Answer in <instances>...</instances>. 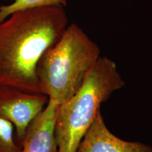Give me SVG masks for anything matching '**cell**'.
Listing matches in <instances>:
<instances>
[{"instance_id":"6","label":"cell","mask_w":152,"mask_h":152,"mask_svg":"<svg viewBox=\"0 0 152 152\" xmlns=\"http://www.w3.org/2000/svg\"><path fill=\"white\" fill-rule=\"evenodd\" d=\"M58 105L49 99L46 107L28 125L18 152H58L54 134Z\"/></svg>"},{"instance_id":"8","label":"cell","mask_w":152,"mask_h":152,"mask_svg":"<svg viewBox=\"0 0 152 152\" xmlns=\"http://www.w3.org/2000/svg\"><path fill=\"white\" fill-rule=\"evenodd\" d=\"M14 126L0 118V152H18L20 147L14 136Z\"/></svg>"},{"instance_id":"7","label":"cell","mask_w":152,"mask_h":152,"mask_svg":"<svg viewBox=\"0 0 152 152\" xmlns=\"http://www.w3.org/2000/svg\"><path fill=\"white\" fill-rule=\"evenodd\" d=\"M67 0H15L11 4L0 7V22L16 11L49 6L66 7Z\"/></svg>"},{"instance_id":"4","label":"cell","mask_w":152,"mask_h":152,"mask_svg":"<svg viewBox=\"0 0 152 152\" xmlns=\"http://www.w3.org/2000/svg\"><path fill=\"white\" fill-rule=\"evenodd\" d=\"M48 102L47 95L32 94L0 85V118L14 125L18 146L28 125L43 111Z\"/></svg>"},{"instance_id":"1","label":"cell","mask_w":152,"mask_h":152,"mask_svg":"<svg viewBox=\"0 0 152 152\" xmlns=\"http://www.w3.org/2000/svg\"><path fill=\"white\" fill-rule=\"evenodd\" d=\"M68 21L64 7L49 6L16 11L0 22V85L42 94L37 65Z\"/></svg>"},{"instance_id":"2","label":"cell","mask_w":152,"mask_h":152,"mask_svg":"<svg viewBox=\"0 0 152 152\" xmlns=\"http://www.w3.org/2000/svg\"><path fill=\"white\" fill-rule=\"evenodd\" d=\"M99 57V47L84 30L75 23L67 26L37 65L41 94L64 103L78 92Z\"/></svg>"},{"instance_id":"5","label":"cell","mask_w":152,"mask_h":152,"mask_svg":"<svg viewBox=\"0 0 152 152\" xmlns=\"http://www.w3.org/2000/svg\"><path fill=\"white\" fill-rule=\"evenodd\" d=\"M76 152H152V147L118 137L106 127L99 111L83 136Z\"/></svg>"},{"instance_id":"3","label":"cell","mask_w":152,"mask_h":152,"mask_svg":"<svg viewBox=\"0 0 152 152\" xmlns=\"http://www.w3.org/2000/svg\"><path fill=\"white\" fill-rule=\"evenodd\" d=\"M125 85L116 64L100 56L78 92L58 105L54 125L58 152H76L101 105Z\"/></svg>"}]
</instances>
